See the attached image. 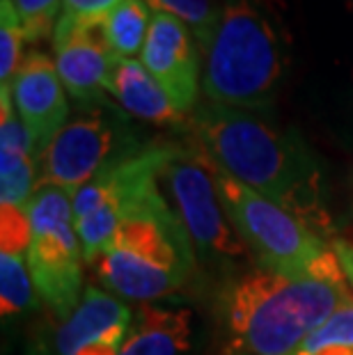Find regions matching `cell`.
Segmentation results:
<instances>
[{
  "label": "cell",
  "instance_id": "obj_6",
  "mask_svg": "<svg viewBox=\"0 0 353 355\" xmlns=\"http://www.w3.org/2000/svg\"><path fill=\"white\" fill-rule=\"evenodd\" d=\"M30 236L28 268L35 289L55 314L69 316L80 303L83 248L74 225L71 195L40 184L28 209Z\"/></svg>",
  "mask_w": 353,
  "mask_h": 355
},
{
  "label": "cell",
  "instance_id": "obj_7",
  "mask_svg": "<svg viewBox=\"0 0 353 355\" xmlns=\"http://www.w3.org/2000/svg\"><path fill=\"white\" fill-rule=\"evenodd\" d=\"M145 147L122 112L99 103L69 119L44 149L40 184L58 186L74 198L99 172Z\"/></svg>",
  "mask_w": 353,
  "mask_h": 355
},
{
  "label": "cell",
  "instance_id": "obj_2",
  "mask_svg": "<svg viewBox=\"0 0 353 355\" xmlns=\"http://www.w3.org/2000/svg\"><path fill=\"white\" fill-rule=\"evenodd\" d=\"M289 64V37L273 0H227L207 51L209 103L266 110Z\"/></svg>",
  "mask_w": 353,
  "mask_h": 355
},
{
  "label": "cell",
  "instance_id": "obj_17",
  "mask_svg": "<svg viewBox=\"0 0 353 355\" xmlns=\"http://www.w3.org/2000/svg\"><path fill=\"white\" fill-rule=\"evenodd\" d=\"M142 3L154 10V14H170L179 19L193 33L198 46L209 51L223 14L214 0H142Z\"/></svg>",
  "mask_w": 353,
  "mask_h": 355
},
{
  "label": "cell",
  "instance_id": "obj_1",
  "mask_svg": "<svg viewBox=\"0 0 353 355\" xmlns=\"http://www.w3.org/2000/svg\"><path fill=\"white\" fill-rule=\"evenodd\" d=\"M193 128L198 145L230 177L317 234L328 230L321 163L296 131H282L252 112L221 103L198 108Z\"/></svg>",
  "mask_w": 353,
  "mask_h": 355
},
{
  "label": "cell",
  "instance_id": "obj_4",
  "mask_svg": "<svg viewBox=\"0 0 353 355\" xmlns=\"http://www.w3.org/2000/svg\"><path fill=\"white\" fill-rule=\"evenodd\" d=\"M214 179L230 223L264 270L294 279L344 282L333 248L303 220L230 177L216 163Z\"/></svg>",
  "mask_w": 353,
  "mask_h": 355
},
{
  "label": "cell",
  "instance_id": "obj_23",
  "mask_svg": "<svg viewBox=\"0 0 353 355\" xmlns=\"http://www.w3.org/2000/svg\"><path fill=\"white\" fill-rule=\"evenodd\" d=\"M122 0H62V17L74 24L101 26Z\"/></svg>",
  "mask_w": 353,
  "mask_h": 355
},
{
  "label": "cell",
  "instance_id": "obj_16",
  "mask_svg": "<svg viewBox=\"0 0 353 355\" xmlns=\"http://www.w3.org/2000/svg\"><path fill=\"white\" fill-rule=\"evenodd\" d=\"M35 152L26 149H0V204L17 209H30L37 193Z\"/></svg>",
  "mask_w": 353,
  "mask_h": 355
},
{
  "label": "cell",
  "instance_id": "obj_5",
  "mask_svg": "<svg viewBox=\"0 0 353 355\" xmlns=\"http://www.w3.org/2000/svg\"><path fill=\"white\" fill-rule=\"evenodd\" d=\"M89 266L106 289L145 305L170 296L186 282L193 241L177 214L129 218Z\"/></svg>",
  "mask_w": 353,
  "mask_h": 355
},
{
  "label": "cell",
  "instance_id": "obj_12",
  "mask_svg": "<svg viewBox=\"0 0 353 355\" xmlns=\"http://www.w3.org/2000/svg\"><path fill=\"white\" fill-rule=\"evenodd\" d=\"M131 321L124 303L87 286L78 307L55 332V355H119Z\"/></svg>",
  "mask_w": 353,
  "mask_h": 355
},
{
  "label": "cell",
  "instance_id": "obj_21",
  "mask_svg": "<svg viewBox=\"0 0 353 355\" xmlns=\"http://www.w3.org/2000/svg\"><path fill=\"white\" fill-rule=\"evenodd\" d=\"M24 28L26 42L37 44L55 33L62 17V0H12Z\"/></svg>",
  "mask_w": 353,
  "mask_h": 355
},
{
  "label": "cell",
  "instance_id": "obj_14",
  "mask_svg": "<svg viewBox=\"0 0 353 355\" xmlns=\"http://www.w3.org/2000/svg\"><path fill=\"white\" fill-rule=\"evenodd\" d=\"M189 309H163L145 303L131 321L119 355H184L191 346Z\"/></svg>",
  "mask_w": 353,
  "mask_h": 355
},
{
  "label": "cell",
  "instance_id": "obj_22",
  "mask_svg": "<svg viewBox=\"0 0 353 355\" xmlns=\"http://www.w3.org/2000/svg\"><path fill=\"white\" fill-rule=\"evenodd\" d=\"M30 236H33V227H30L28 211L0 204V252L28 254Z\"/></svg>",
  "mask_w": 353,
  "mask_h": 355
},
{
  "label": "cell",
  "instance_id": "obj_19",
  "mask_svg": "<svg viewBox=\"0 0 353 355\" xmlns=\"http://www.w3.org/2000/svg\"><path fill=\"white\" fill-rule=\"evenodd\" d=\"M35 282L24 254L0 252V312L3 319L24 312L33 305Z\"/></svg>",
  "mask_w": 353,
  "mask_h": 355
},
{
  "label": "cell",
  "instance_id": "obj_18",
  "mask_svg": "<svg viewBox=\"0 0 353 355\" xmlns=\"http://www.w3.org/2000/svg\"><path fill=\"white\" fill-rule=\"evenodd\" d=\"M296 355H353V298L328 316Z\"/></svg>",
  "mask_w": 353,
  "mask_h": 355
},
{
  "label": "cell",
  "instance_id": "obj_13",
  "mask_svg": "<svg viewBox=\"0 0 353 355\" xmlns=\"http://www.w3.org/2000/svg\"><path fill=\"white\" fill-rule=\"evenodd\" d=\"M106 92L115 96L124 112L142 122H152L156 126H179L186 119L184 112L175 108L165 89L147 71L142 60H115Z\"/></svg>",
  "mask_w": 353,
  "mask_h": 355
},
{
  "label": "cell",
  "instance_id": "obj_10",
  "mask_svg": "<svg viewBox=\"0 0 353 355\" xmlns=\"http://www.w3.org/2000/svg\"><path fill=\"white\" fill-rule=\"evenodd\" d=\"M140 60L175 108L186 115L198 101L200 85L198 42L191 30L170 14H154Z\"/></svg>",
  "mask_w": 353,
  "mask_h": 355
},
{
  "label": "cell",
  "instance_id": "obj_8",
  "mask_svg": "<svg viewBox=\"0 0 353 355\" xmlns=\"http://www.w3.org/2000/svg\"><path fill=\"white\" fill-rule=\"evenodd\" d=\"M175 200V214L189 232L193 245L205 257H241L246 243L225 214L214 179V161L198 149H179L163 170Z\"/></svg>",
  "mask_w": 353,
  "mask_h": 355
},
{
  "label": "cell",
  "instance_id": "obj_3",
  "mask_svg": "<svg viewBox=\"0 0 353 355\" xmlns=\"http://www.w3.org/2000/svg\"><path fill=\"white\" fill-rule=\"evenodd\" d=\"M351 298L347 282L294 279L255 270L227 300L234 355H296L305 339Z\"/></svg>",
  "mask_w": 353,
  "mask_h": 355
},
{
  "label": "cell",
  "instance_id": "obj_11",
  "mask_svg": "<svg viewBox=\"0 0 353 355\" xmlns=\"http://www.w3.org/2000/svg\"><path fill=\"white\" fill-rule=\"evenodd\" d=\"M10 89L14 108L33 138L37 154L42 156L69 117V101L55 60L46 53L30 51L12 78Z\"/></svg>",
  "mask_w": 353,
  "mask_h": 355
},
{
  "label": "cell",
  "instance_id": "obj_9",
  "mask_svg": "<svg viewBox=\"0 0 353 355\" xmlns=\"http://www.w3.org/2000/svg\"><path fill=\"white\" fill-rule=\"evenodd\" d=\"M55 69L71 99L80 105L94 108L103 103L108 76L115 64V55L108 49L101 26L74 24L60 19L53 33Z\"/></svg>",
  "mask_w": 353,
  "mask_h": 355
},
{
  "label": "cell",
  "instance_id": "obj_24",
  "mask_svg": "<svg viewBox=\"0 0 353 355\" xmlns=\"http://www.w3.org/2000/svg\"><path fill=\"white\" fill-rule=\"evenodd\" d=\"M330 248H333L337 261H340L344 279H347L349 286L353 289V243H349L347 239H333L330 241Z\"/></svg>",
  "mask_w": 353,
  "mask_h": 355
},
{
  "label": "cell",
  "instance_id": "obj_15",
  "mask_svg": "<svg viewBox=\"0 0 353 355\" xmlns=\"http://www.w3.org/2000/svg\"><path fill=\"white\" fill-rule=\"evenodd\" d=\"M152 19V10L142 0H122L103 21V35L112 55L129 60L142 53Z\"/></svg>",
  "mask_w": 353,
  "mask_h": 355
},
{
  "label": "cell",
  "instance_id": "obj_20",
  "mask_svg": "<svg viewBox=\"0 0 353 355\" xmlns=\"http://www.w3.org/2000/svg\"><path fill=\"white\" fill-rule=\"evenodd\" d=\"M24 28L12 0H0V80L10 85L24 62Z\"/></svg>",
  "mask_w": 353,
  "mask_h": 355
}]
</instances>
